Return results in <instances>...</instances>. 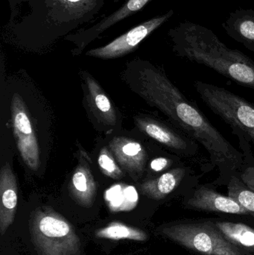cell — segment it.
I'll return each mask as SVG.
<instances>
[{
    "mask_svg": "<svg viewBox=\"0 0 254 255\" xmlns=\"http://www.w3.org/2000/svg\"><path fill=\"white\" fill-rule=\"evenodd\" d=\"M194 88L204 104L232 129L254 144V104L224 88L195 81Z\"/></svg>",
    "mask_w": 254,
    "mask_h": 255,
    "instance_id": "4",
    "label": "cell"
},
{
    "mask_svg": "<svg viewBox=\"0 0 254 255\" xmlns=\"http://www.w3.org/2000/svg\"><path fill=\"white\" fill-rule=\"evenodd\" d=\"M205 221L225 240L246 255H254V229L240 223L221 219Z\"/></svg>",
    "mask_w": 254,
    "mask_h": 255,
    "instance_id": "14",
    "label": "cell"
},
{
    "mask_svg": "<svg viewBox=\"0 0 254 255\" xmlns=\"http://www.w3.org/2000/svg\"><path fill=\"white\" fill-rule=\"evenodd\" d=\"M109 148L119 164L134 179L143 175L148 155L140 142L130 138L116 136L110 141Z\"/></svg>",
    "mask_w": 254,
    "mask_h": 255,
    "instance_id": "11",
    "label": "cell"
},
{
    "mask_svg": "<svg viewBox=\"0 0 254 255\" xmlns=\"http://www.w3.org/2000/svg\"><path fill=\"white\" fill-rule=\"evenodd\" d=\"M222 27L228 36L254 53V10L238 8L229 13Z\"/></svg>",
    "mask_w": 254,
    "mask_h": 255,
    "instance_id": "15",
    "label": "cell"
},
{
    "mask_svg": "<svg viewBox=\"0 0 254 255\" xmlns=\"http://www.w3.org/2000/svg\"><path fill=\"white\" fill-rule=\"evenodd\" d=\"M228 196L243 205L254 219V192L246 187L240 178L233 176L228 185Z\"/></svg>",
    "mask_w": 254,
    "mask_h": 255,
    "instance_id": "20",
    "label": "cell"
},
{
    "mask_svg": "<svg viewBox=\"0 0 254 255\" xmlns=\"http://www.w3.org/2000/svg\"><path fill=\"white\" fill-rule=\"evenodd\" d=\"M10 110L13 135L19 154L30 169L37 171L40 165L38 142L25 103L19 94H13Z\"/></svg>",
    "mask_w": 254,
    "mask_h": 255,
    "instance_id": "7",
    "label": "cell"
},
{
    "mask_svg": "<svg viewBox=\"0 0 254 255\" xmlns=\"http://www.w3.org/2000/svg\"><path fill=\"white\" fill-rule=\"evenodd\" d=\"M95 237L100 239L131 240L135 241H146L149 236L146 232L121 223H111L95 232Z\"/></svg>",
    "mask_w": 254,
    "mask_h": 255,
    "instance_id": "18",
    "label": "cell"
},
{
    "mask_svg": "<svg viewBox=\"0 0 254 255\" xmlns=\"http://www.w3.org/2000/svg\"><path fill=\"white\" fill-rule=\"evenodd\" d=\"M138 82L140 96L208 152L210 163L218 170L217 177L212 184L216 187L228 185L243 166L241 151L224 136L196 103L187 98L161 69L150 64L143 67L140 70Z\"/></svg>",
    "mask_w": 254,
    "mask_h": 255,
    "instance_id": "1",
    "label": "cell"
},
{
    "mask_svg": "<svg viewBox=\"0 0 254 255\" xmlns=\"http://www.w3.org/2000/svg\"><path fill=\"white\" fill-rule=\"evenodd\" d=\"M173 50L180 58L206 66L245 88L254 91V61L228 47L213 30L185 20L169 31Z\"/></svg>",
    "mask_w": 254,
    "mask_h": 255,
    "instance_id": "2",
    "label": "cell"
},
{
    "mask_svg": "<svg viewBox=\"0 0 254 255\" xmlns=\"http://www.w3.org/2000/svg\"><path fill=\"white\" fill-rule=\"evenodd\" d=\"M90 159L85 151H79V163L69 185L71 196L81 206L89 208L93 205L97 194V185L92 170Z\"/></svg>",
    "mask_w": 254,
    "mask_h": 255,
    "instance_id": "12",
    "label": "cell"
},
{
    "mask_svg": "<svg viewBox=\"0 0 254 255\" xmlns=\"http://www.w3.org/2000/svg\"><path fill=\"white\" fill-rule=\"evenodd\" d=\"M174 14L173 10L142 22L125 34L113 40L111 43L102 47L91 49L86 53L87 56L95 57L101 59H112L119 58L134 50L140 42L152 34L155 30L167 22Z\"/></svg>",
    "mask_w": 254,
    "mask_h": 255,
    "instance_id": "10",
    "label": "cell"
},
{
    "mask_svg": "<svg viewBox=\"0 0 254 255\" xmlns=\"http://www.w3.org/2000/svg\"><path fill=\"white\" fill-rule=\"evenodd\" d=\"M150 1L152 0H128L120 8L118 9L110 16L103 19L96 25L88 29L80 31L79 35H74L73 37H77L78 40L82 43V46H85V45L96 38L101 33L108 29L112 25L125 19L130 15L134 14L136 12L139 11Z\"/></svg>",
    "mask_w": 254,
    "mask_h": 255,
    "instance_id": "16",
    "label": "cell"
},
{
    "mask_svg": "<svg viewBox=\"0 0 254 255\" xmlns=\"http://www.w3.org/2000/svg\"><path fill=\"white\" fill-rule=\"evenodd\" d=\"M138 128L150 136L173 154L181 157H193L199 151V144L185 134L172 124H167L152 118L141 117L135 118Z\"/></svg>",
    "mask_w": 254,
    "mask_h": 255,
    "instance_id": "8",
    "label": "cell"
},
{
    "mask_svg": "<svg viewBox=\"0 0 254 255\" xmlns=\"http://www.w3.org/2000/svg\"><path fill=\"white\" fill-rule=\"evenodd\" d=\"M98 163L100 169L106 176L113 179L119 180L123 178L124 173L119 167L110 151L104 147L100 151L98 155Z\"/></svg>",
    "mask_w": 254,
    "mask_h": 255,
    "instance_id": "21",
    "label": "cell"
},
{
    "mask_svg": "<svg viewBox=\"0 0 254 255\" xmlns=\"http://www.w3.org/2000/svg\"><path fill=\"white\" fill-rule=\"evenodd\" d=\"M200 175L186 164L177 166L148 180L140 185L142 193L155 201H163L170 196H184L199 183Z\"/></svg>",
    "mask_w": 254,
    "mask_h": 255,
    "instance_id": "6",
    "label": "cell"
},
{
    "mask_svg": "<svg viewBox=\"0 0 254 255\" xmlns=\"http://www.w3.org/2000/svg\"><path fill=\"white\" fill-rule=\"evenodd\" d=\"M159 233L198 255H246L202 221L183 220L160 228Z\"/></svg>",
    "mask_w": 254,
    "mask_h": 255,
    "instance_id": "5",
    "label": "cell"
},
{
    "mask_svg": "<svg viewBox=\"0 0 254 255\" xmlns=\"http://www.w3.org/2000/svg\"><path fill=\"white\" fill-rule=\"evenodd\" d=\"M85 76L89 100L92 109L107 125H115L116 122V111L108 97L92 76L87 73Z\"/></svg>",
    "mask_w": 254,
    "mask_h": 255,
    "instance_id": "17",
    "label": "cell"
},
{
    "mask_svg": "<svg viewBox=\"0 0 254 255\" xmlns=\"http://www.w3.org/2000/svg\"><path fill=\"white\" fill-rule=\"evenodd\" d=\"M0 234L3 236L14 221L18 200L16 177L8 163L0 172Z\"/></svg>",
    "mask_w": 254,
    "mask_h": 255,
    "instance_id": "13",
    "label": "cell"
},
{
    "mask_svg": "<svg viewBox=\"0 0 254 255\" xmlns=\"http://www.w3.org/2000/svg\"><path fill=\"white\" fill-rule=\"evenodd\" d=\"M238 137L239 143L243 154V164L236 176L254 192V156L251 142L240 132L234 133Z\"/></svg>",
    "mask_w": 254,
    "mask_h": 255,
    "instance_id": "19",
    "label": "cell"
},
{
    "mask_svg": "<svg viewBox=\"0 0 254 255\" xmlns=\"http://www.w3.org/2000/svg\"><path fill=\"white\" fill-rule=\"evenodd\" d=\"M31 241L38 255H80L81 241L73 226L50 208L36 210L30 220Z\"/></svg>",
    "mask_w": 254,
    "mask_h": 255,
    "instance_id": "3",
    "label": "cell"
},
{
    "mask_svg": "<svg viewBox=\"0 0 254 255\" xmlns=\"http://www.w3.org/2000/svg\"><path fill=\"white\" fill-rule=\"evenodd\" d=\"M182 205L186 209L194 211L252 217L243 205L228 195L219 193L212 183H198L183 196Z\"/></svg>",
    "mask_w": 254,
    "mask_h": 255,
    "instance_id": "9",
    "label": "cell"
},
{
    "mask_svg": "<svg viewBox=\"0 0 254 255\" xmlns=\"http://www.w3.org/2000/svg\"><path fill=\"white\" fill-rule=\"evenodd\" d=\"M114 1H118V0H114Z\"/></svg>",
    "mask_w": 254,
    "mask_h": 255,
    "instance_id": "22",
    "label": "cell"
}]
</instances>
